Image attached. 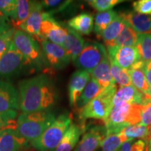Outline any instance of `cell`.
Segmentation results:
<instances>
[{
  "label": "cell",
  "mask_w": 151,
  "mask_h": 151,
  "mask_svg": "<svg viewBox=\"0 0 151 151\" xmlns=\"http://www.w3.org/2000/svg\"><path fill=\"white\" fill-rule=\"evenodd\" d=\"M28 143L16 129H6L0 132V151H22L27 148Z\"/></svg>",
  "instance_id": "16"
},
{
  "label": "cell",
  "mask_w": 151,
  "mask_h": 151,
  "mask_svg": "<svg viewBox=\"0 0 151 151\" xmlns=\"http://www.w3.org/2000/svg\"><path fill=\"white\" fill-rule=\"evenodd\" d=\"M67 27L79 35H90L94 27L93 15L88 13H81L67 22Z\"/></svg>",
  "instance_id": "20"
},
{
  "label": "cell",
  "mask_w": 151,
  "mask_h": 151,
  "mask_svg": "<svg viewBox=\"0 0 151 151\" xmlns=\"http://www.w3.org/2000/svg\"><path fill=\"white\" fill-rule=\"evenodd\" d=\"M109 59L110 62L111 74L116 84L118 85L120 88L131 86L132 81L127 69L119 67L111 58H109Z\"/></svg>",
  "instance_id": "27"
},
{
  "label": "cell",
  "mask_w": 151,
  "mask_h": 151,
  "mask_svg": "<svg viewBox=\"0 0 151 151\" xmlns=\"http://www.w3.org/2000/svg\"><path fill=\"white\" fill-rule=\"evenodd\" d=\"M17 6V19L14 24V27L20 28V26L26 21L29 14L30 1L27 0H18Z\"/></svg>",
  "instance_id": "33"
},
{
  "label": "cell",
  "mask_w": 151,
  "mask_h": 151,
  "mask_svg": "<svg viewBox=\"0 0 151 151\" xmlns=\"http://www.w3.org/2000/svg\"><path fill=\"white\" fill-rule=\"evenodd\" d=\"M43 7L41 1H30V11L26 21L20 26L19 29L25 32L31 36H35L38 39L42 41L41 35V24L42 22Z\"/></svg>",
  "instance_id": "12"
},
{
  "label": "cell",
  "mask_w": 151,
  "mask_h": 151,
  "mask_svg": "<svg viewBox=\"0 0 151 151\" xmlns=\"http://www.w3.org/2000/svg\"><path fill=\"white\" fill-rule=\"evenodd\" d=\"M117 90L116 84L103 90L97 97L80 109L81 120L97 119L104 122L113 109V99Z\"/></svg>",
  "instance_id": "6"
},
{
  "label": "cell",
  "mask_w": 151,
  "mask_h": 151,
  "mask_svg": "<svg viewBox=\"0 0 151 151\" xmlns=\"http://www.w3.org/2000/svg\"><path fill=\"white\" fill-rule=\"evenodd\" d=\"M144 96H145V100L151 99V86H149L148 91L144 94Z\"/></svg>",
  "instance_id": "43"
},
{
  "label": "cell",
  "mask_w": 151,
  "mask_h": 151,
  "mask_svg": "<svg viewBox=\"0 0 151 151\" xmlns=\"http://www.w3.org/2000/svg\"><path fill=\"white\" fill-rule=\"evenodd\" d=\"M129 141L121 132L107 136L101 143V151H118L122 145Z\"/></svg>",
  "instance_id": "31"
},
{
  "label": "cell",
  "mask_w": 151,
  "mask_h": 151,
  "mask_svg": "<svg viewBox=\"0 0 151 151\" xmlns=\"http://www.w3.org/2000/svg\"><path fill=\"white\" fill-rule=\"evenodd\" d=\"M143 71H144L148 85L149 86H151V61L145 62Z\"/></svg>",
  "instance_id": "42"
},
{
  "label": "cell",
  "mask_w": 151,
  "mask_h": 151,
  "mask_svg": "<svg viewBox=\"0 0 151 151\" xmlns=\"http://www.w3.org/2000/svg\"><path fill=\"white\" fill-rule=\"evenodd\" d=\"M120 16L137 33L151 34V16L133 11L122 13Z\"/></svg>",
  "instance_id": "17"
},
{
  "label": "cell",
  "mask_w": 151,
  "mask_h": 151,
  "mask_svg": "<svg viewBox=\"0 0 151 151\" xmlns=\"http://www.w3.org/2000/svg\"><path fill=\"white\" fill-rule=\"evenodd\" d=\"M15 30L16 29L14 27H12L4 32L0 34V58L12 43Z\"/></svg>",
  "instance_id": "37"
},
{
  "label": "cell",
  "mask_w": 151,
  "mask_h": 151,
  "mask_svg": "<svg viewBox=\"0 0 151 151\" xmlns=\"http://www.w3.org/2000/svg\"><path fill=\"white\" fill-rule=\"evenodd\" d=\"M41 35L43 39H47L50 42L62 46L67 35V25H62L55 20L52 16L43 11Z\"/></svg>",
  "instance_id": "10"
},
{
  "label": "cell",
  "mask_w": 151,
  "mask_h": 151,
  "mask_svg": "<svg viewBox=\"0 0 151 151\" xmlns=\"http://www.w3.org/2000/svg\"><path fill=\"white\" fill-rule=\"evenodd\" d=\"M107 50L109 58L112 59L119 67L127 70L141 60L137 47L113 46L108 47Z\"/></svg>",
  "instance_id": "11"
},
{
  "label": "cell",
  "mask_w": 151,
  "mask_h": 151,
  "mask_svg": "<svg viewBox=\"0 0 151 151\" xmlns=\"http://www.w3.org/2000/svg\"><path fill=\"white\" fill-rule=\"evenodd\" d=\"M20 109L18 90L6 81L0 80V113Z\"/></svg>",
  "instance_id": "14"
},
{
  "label": "cell",
  "mask_w": 151,
  "mask_h": 151,
  "mask_svg": "<svg viewBox=\"0 0 151 151\" xmlns=\"http://www.w3.org/2000/svg\"><path fill=\"white\" fill-rule=\"evenodd\" d=\"M71 123V117L69 113L60 115L40 137L30 142V145L37 151L55 150Z\"/></svg>",
  "instance_id": "4"
},
{
  "label": "cell",
  "mask_w": 151,
  "mask_h": 151,
  "mask_svg": "<svg viewBox=\"0 0 151 151\" xmlns=\"http://www.w3.org/2000/svg\"><path fill=\"white\" fill-rule=\"evenodd\" d=\"M122 0H90L87 1L90 6L99 12L109 11L118 4L123 2Z\"/></svg>",
  "instance_id": "36"
},
{
  "label": "cell",
  "mask_w": 151,
  "mask_h": 151,
  "mask_svg": "<svg viewBox=\"0 0 151 151\" xmlns=\"http://www.w3.org/2000/svg\"><path fill=\"white\" fill-rule=\"evenodd\" d=\"M129 140L124 142L118 151H146V143L144 140L133 142Z\"/></svg>",
  "instance_id": "39"
},
{
  "label": "cell",
  "mask_w": 151,
  "mask_h": 151,
  "mask_svg": "<svg viewBox=\"0 0 151 151\" xmlns=\"http://www.w3.org/2000/svg\"><path fill=\"white\" fill-rule=\"evenodd\" d=\"M12 28L9 24V20L0 11V34L4 32L7 30Z\"/></svg>",
  "instance_id": "41"
},
{
  "label": "cell",
  "mask_w": 151,
  "mask_h": 151,
  "mask_svg": "<svg viewBox=\"0 0 151 151\" xmlns=\"http://www.w3.org/2000/svg\"><path fill=\"white\" fill-rule=\"evenodd\" d=\"M55 117L50 110L22 113L17 118L16 131L20 137L31 142L42 134Z\"/></svg>",
  "instance_id": "2"
},
{
  "label": "cell",
  "mask_w": 151,
  "mask_h": 151,
  "mask_svg": "<svg viewBox=\"0 0 151 151\" xmlns=\"http://www.w3.org/2000/svg\"><path fill=\"white\" fill-rule=\"evenodd\" d=\"M133 9L138 14L151 16V0H139L132 4Z\"/></svg>",
  "instance_id": "40"
},
{
  "label": "cell",
  "mask_w": 151,
  "mask_h": 151,
  "mask_svg": "<svg viewBox=\"0 0 151 151\" xmlns=\"http://www.w3.org/2000/svg\"><path fill=\"white\" fill-rule=\"evenodd\" d=\"M71 1H61V0H44L41 1L43 10L50 15L58 14L68 8Z\"/></svg>",
  "instance_id": "32"
},
{
  "label": "cell",
  "mask_w": 151,
  "mask_h": 151,
  "mask_svg": "<svg viewBox=\"0 0 151 151\" xmlns=\"http://www.w3.org/2000/svg\"><path fill=\"white\" fill-rule=\"evenodd\" d=\"M108 55L106 49L101 43L95 41L85 42L82 50L73 62L79 70L91 73L92 70Z\"/></svg>",
  "instance_id": "7"
},
{
  "label": "cell",
  "mask_w": 151,
  "mask_h": 151,
  "mask_svg": "<svg viewBox=\"0 0 151 151\" xmlns=\"http://www.w3.org/2000/svg\"><path fill=\"white\" fill-rule=\"evenodd\" d=\"M92 78L99 83L104 90L116 84L111 76L110 71V62L108 55L106 56L100 63L91 72Z\"/></svg>",
  "instance_id": "21"
},
{
  "label": "cell",
  "mask_w": 151,
  "mask_h": 151,
  "mask_svg": "<svg viewBox=\"0 0 151 151\" xmlns=\"http://www.w3.org/2000/svg\"><path fill=\"white\" fill-rule=\"evenodd\" d=\"M103 90L104 89L99 84V83L91 77L81 94L76 106H78L79 109L83 108L87 104H88L90 101L97 97L103 91Z\"/></svg>",
  "instance_id": "25"
},
{
  "label": "cell",
  "mask_w": 151,
  "mask_h": 151,
  "mask_svg": "<svg viewBox=\"0 0 151 151\" xmlns=\"http://www.w3.org/2000/svg\"><path fill=\"white\" fill-rule=\"evenodd\" d=\"M67 35L62 46L65 48L71 57L73 62L75 61L77 57L80 54L84 46L85 41L78 33L67 26Z\"/></svg>",
  "instance_id": "22"
},
{
  "label": "cell",
  "mask_w": 151,
  "mask_h": 151,
  "mask_svg": "<svg viewBox=\"0 0 151 151\" xmlns=\"http://www.w3.org/2000/svg\"><path fill=\"white\" fill-rule=\"evenodd\" d=\"M138 40V34L127 22L124 21L123 27L115 40L113 46L121 47H136Z\"/></svg>",
  "instance_id": "26"
},
{
  "label": "cell",
  "mask_w": 151,
  "mask_h": 151,
  "mask_svg": "<svg viewBox=\"0 0 151 151\" xmlns=\"http://www.w3.org/2000/svg\"><path fill=\"white\" fill-rule=\"evenodd\" d=\"M17 6L16 0H0V11L7 18H10L14 24L17 19Z\"/></svg>",
  "instance_id": "34"
},
{
  "label": "cell",
  "mask_w": 151,
  "mask_h": 151,
  "mask_svg": "<svg viewBox=\"0 0 151 151\" xmlns=\"http://www.w3.org/2000/svg\"><path fill=\"white\" fill-rule=\"evenodd\" d=\"M136 47L142 61L144 62L151 61V34L138 35Z\"/></svg>",
  "instance_id": "30"
},
{
  "label": "cell",
  "mask_w": 151,
  "mask_h": 151,
  "mask_svg": "<svg viewBox=\"0 0 151 151\" xmlns=\"http://www.w3.org/2000/svg\"><path fill=\"white\" fill-rule=\"evenodd\" d=\"M120 132L123 134L129 140L139 138L146 141L151 135V127H146L139 123L124 128Z\"/></svg>",
  "instance_id": "29"
},
{
  "label": "cell",
  "mask_w": 151,
  "mask_h": 151,
  "mask_svg": "<svg viewBox=\"0 0 151 151\" xmlns=\"http://www.w3.org/2000/svg\"><path fill=\"white\" fill-rule=\"evenodd\" d=\"M41 49L48 65L55 69H62L69 65L71 57L61 45L52 43L47 39L41 41Z\"/></svg>",
  "instance_id": "9"
},
{
  "label": "cell",
  "mask_w": 151,
  "mask_h": 151,
  "mask_svg": "<svg viewBox=\"0 0 151 151\" xmlns=\"http://www.w3.org/2000/svg\"><path fill=\"white\" fill-rule=\"evenodd\" d=\"M141 105V123L146 127H151V99L145 100Z\"/></svg>",
  "instance_id": "38"
},
{
  "label": "cell",
  "mask_w": 151,
  "mask_h": 151,
  "mask_svg": "<svg viewBox=\"0 0 151 151\" xmlns=\"http://www.w3.org/2000/svg\"><path fill=\"white\" fill-rule=\"evenodd\" d=\"M18 115L16 111H9L0 113V132L6 129H16L17 121L16 118Z\"/></svg>",
  "instance_id": "35"
},
{
  "label": "cell",
  "mask_w": 151,
  "mask_h": 151,
  "mask_svg": "<svg viewBox=\"0 0 151 151\" xmlns=\"http://www.w3.org/2000/svg\"><path fill=\"white\" fill-rule=\"evenodd\" d=\"M90 79L88 71L78 70L71 75L69 83V99L71 106H76L79 98Z\"/></svg>",
  "instance_id": "15"
},
{
  "label": "cell",
  "mask_w": 151,
  "mask_h": 151,
  "mask_svg": "<svg viewBox=\"0 0 151 151\" xmlns=\"http://www.w3.org/2000/svg\"><path fill=\"white\" fill-rule=\"evenodd\" d=\"M123 24V18L120 14H118V16L109 24L108 27L101 32L99 37H101L104 41L106 48L113 46L115 40L121 32Z\"/></svg>",
  "instance_id": "24"
},
{
  "label": "cell",
  "mask_w": 151,
  "mask_h": 151,
  "mask_svg": "<svg viewBox=\"0 0 151 151\" xmlns=\"http://www.w3.org/2000/svg\"><path fill=\"white\" fill-rule=\"evenodd\" d=\"M13 43L21 52L26 65L41 69L48 65L39 43L32 36L20 29H16L13 36Z\"/></svg>",
  "instance_id": "5"
},
{
  "label": "cell",
  "mask_w": 151,
  "mask_h": 151,
  "mask_svg": "<svg viewBox=\"0 0 151 151\" xmlns=\"http://www.w3.org/2000/svg\"><path fill=\"white\" fill-rule=\"evenodd\" d=\"M118 13L114 10L98 13L94 18V32L98 36H100L101 32L108 27L109 24L118 16Z\"/></svg>",
  "instance_id": "28"
},
{
  "label": "cell",
  "mask_w": 151,
  "mask_h": 151,
  "mask_svg": "<svg viewBox=\"0 0 151 151\" xmlns=\"http://www.w3.org/2000/svg\"><path fill=\"white\" fill-rule=\"evenodd\" d=\"M18 92L20 109L22 113L49 110L58 98L53 83L45 74L20 81Z\"/></svg>",
  "instance_id": "1"
},
{
  "label": "cell",
  "mask_w": 151,
  "mask_h": 151,
  "mask_svg": "<svg viewBox=\"0 0 151 151\" xmlns=\"http://www.w3.org/2000/svg\"><path fill=\"white\" fill-rule=\"evenodd\" d=\"M145 101L144 94L139 92L132 85L120 88L113 99V105L119 103H127L131 104H142Z\"/></svg>",
  "instance_id": "18"
},
{
  "label": "cell",
  "mask_w": 151,
  "mask_h": 151,
  "mask_svg": "<svg viewBox=\"0 0 151 151\" xmlns=\"http://www.w3.org/2000/svg\"><path fill=\"white\" fill-rule=\"evenodd\" d=\"M85 131L83 125L71 123L62 137L60 144L55 151H71L80 139L81 134Z\"/></svg>",
  "instance_id": "19"
},
{
  "label": "cell",
  "mask_w": 151,
  "mask_h": 151,
  "mask_svg": "<svg viewBox=\"0 0 151 151\" xmlns=\"http://www.w3.org/2000/svg\"><path fill=\"white\" fill-rule=\"evenodd\" d=\"M107 137L104 126H94L85 132L73 151H95Z\"/></svg>",
  "instance_id": "13"
},
{
  "label": "cell",
  "mask_w": 151,
  "mask_h": 151,
  "mask_svg": "<svg viewBox=\"0 0 151 151\" xmlns=\"http://www.w3.org/2000/svg\"><path fill=\"white\" fill-rule=\"evenodd\" d=\"M144 65L145 62L140 60L132 66L130 69H127L132 86L143 94H145L148 91L150 86L148 83L146 75L143 71Z\"/></svg>",
  "instance_id": "23"
},
{
  "label": "cell",
  "mask_w": 151,
  "mask_h": 151,
  "mask_svg": "<svg viewBox=\"0 0 151 151\" xmlns=\"http://www.w3.org/2000/svg\"><path fill=\"white\" fill-rule=\"evenodd\" d=\"M141 105L119 103L113 106L104 122L107 136L120 133L124 128L141 122Z\"/></svg>",
  "instance_id": "3"
},
{
  "label": "cell",
  "mask_w": 151,
  "mask_h": 151,
  "mask_svg": "<svg viewBox=\"0 0 151 151\" xmlns=\"http://www.w3.org/2000/svg\"><path fill=\"white\" fill-rule=\"evenodd\" d=\"M24 65L26 62L23 55L12 41L0 58V78L10 79L19 73Z\"/></svg>",
  "instance_id": "8"
}]
</instances>
